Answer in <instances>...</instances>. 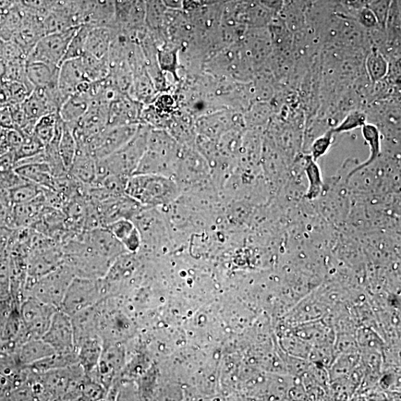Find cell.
Wrapping results in <instances>:
<instances>
[{
	"mask_svg": "<svg viewBox=\"0 0 401 401\" xmlns=\"http://www.w3.org/2000/svg\"><path fill=\"white\" fill-rule=\"evenodd\" d=\"M181 144L168 131L151 127L147 150L135 174H155L174 178Z\"/></svg>",
	"mask_w": 401,
	"mask_h": 401,
	"instance_id": "cell-1",
	"label": "cell"
},
{
	"mask_svg": "<svg viewBox=\"0 0 401 401\" xmlns=\"http://www.w3.org/2000/svg\"><path fill=\"white\" fill-rule=\"evenodd\" d=\"M181 188L172 177L155 174H135L127 181L125 194L143 208L157 209L171 204Z\"/></svg>",
	"mask_w": 401,
	"mask_h": 401,
	"instance_id": "cell-2",
	"label": "cell"
},
{
	"mask_svg": "<svg viewBox=\"0 0 401 401\" xmlns=\"http://www.w3.org/2000/svg\"><path fill=\"white\" fill-rule=\"evenodd\" d=\"M151 127L141 124L136 135L116 152L96 160V179L99 183L109 175L130 177L135 173L146 150Z\"/></svg>",
	"mask_w": 401,
	"mask_h": 401,
	"instance_id": "cell-3",
	"label": "cell"
},
{
	"mask_svg": "<svg viewBox=\"0 0 401 401\" xmlns=\"http://www.w3.org/2000/svg\"><path fill=\"white\" fill-rule=\"evenodd\" d=\"M108 297L103 278L75 276L71 282L59 309L70 316L97 305Z\"/></svg>",
	"mask_w": 401,
	"mask_h": 401,
	"instance_id": "cell-4",
	"label": "cell"
},
{
	"mask_svg": "<svg viewBox=\"0 0 401 401\" xmlns=\"http://www.w3.org/2000/svg\"><path fill=\"white\" fill-rule=\"evenodd\" d=\"M76 276L71 267L63 263L45 274L24 291V296H32L48 305L59 309L66 290Z\"/></svg>",
	"mask_w": 401,
	"mask_h": 401,
	"instance_id": "cell-5",
	"label": "cell"
},
{
	"mask_svg": "<svg viewBox=\"0 0 401 401\" xmlns=\"http://www.w3.org/2000/svg\"><path fill=\"white\" fill-rule=\"evenodd\" d=\"M211 165L192 145L181 144L174 178L181 189L201 183L209 176Z\"/></svg>",
	"mask_w": 401,
	"mask_h": 401,
	"instance_id": "cell-6",
	"label": "cell"
},
{
	"mask_svg": "<svg viewBox=\"0 0 401 401\" xmlns=\"http://www.w3.org/2000/svg\"><path fill=\"white\" fill-rule=\"evenodd\" d=\"M57 309L32 296L24 297L19 312L27 339L42 338Z\"/></svg>",
	"mask_w": 401,
	"mask_h": 401,
	"instance_id": "cell-7",
	"label": "cell"
},
{
	"mask_svg": "<svg viewBox=\"0 0 401 401\" xmlns=\"http://www.w3.org/2000/svg\"><path fill=\"white\" fill-rule=\"evenodd\" d=\"M79 27L45 34L28 55L27 62H39L60 66L64 62L69 45Z\"/></svg>",
	"mask_w": 401,
	"mask_h": 401,
	"instance_id": "cell-8",
	"label": "cell"
},
{
	"mask_svg": "<svg viewBox=\"0 0 401 401\" xmlns=\"http://www.w3.org/2000/svg\"><path fill=\"white\" fill-rule=\"evenodd\" d=\"M139 125L106 127L92 138L86 148L95 160H101L123 148L136 135Z\"/></svg>",
	"mask_w": 401,
	"mask_h": 401,
	"instance_id": "cell-9",
	"label": "cell"
},
{
	"mask_svg": "<svg viewBox=\"0 0 401 401\" xmlns=\"http://www.w3.org/2000/svg\"><path fill=\"white\" fill-rule=\"evenodd\" d=\"M55 353L68 354L76 351L74 329L71 318L60 309L53 315L51 323L43 336Z\"/></svg>",
	"mask_w": 401,
	"mask_h": 401,
	"instance_id": "cell-10",
	"label": "cell"
},
{
	"mask_svg": "<svg viewBox=\"0 0 401 401\" xmlns=\"http://www.w3.org/2000/svg\"><path fill=\"white\" fill-rule=\"evenodd\" d=\"M143 208V206L127 194L109 197L99 202L101 227H106L123 218L132 220Z\"/></svg>",
	"mask_w": 401,
	"mask_h": 401,
	"instance_id": "cell-11",
	"label": "cell"
},
{
	"mask_svg": "<svg viewBox=\"0 0 401 401\" xmlns=\"http://www.w3.org/2000/svg\"><path fill=\"white\" fill-rule=\"evenodd\" d=\"M81 237L100 257L112 265L120 255L127 252L122 243L106 227L86 230Z\"/></svg>",
	"mask_w": 401,
	"mask_h": 401,
	"instance_id": "cell-12",
	"label": "cell"
},
{
	"mask_svg": "<svg viewBox=\"0 0 401 401\" xmlns=\"http://www.w3.org/2000/svg\"><path fill=\"white\" fill-rule=\"evenodd\" d=\"M143 105L128 94L121 93L108 106V127L141 124Z\"/></svg>",
	"mask_w": 401,
	"mask_h": 401,
	"instance_id": "cell-13",
	"label": "cell"
},
{
	"mask_svg": "<svg viewBox=\"0 0 401 401\" xmlns=\"http://www.w3.org/2000/svg\"><path fill=\"white\" fill-rule=\"evenodd\" d=\"M240 43L253 68L260 66L272 50V36L266 27L247 29Z\"/></svg>",
	"mask_w": 401,
	"mask_h": 401,
	"instance_id": "cell-14",
	"label": "cell"
},
{
	"mask_svg": "<svg viewBox=\"0 0 401 401\" xmlns=\"http://www.w3.org/2000/svg\"><path fill=\"white\" fill-rule=\"evenodd\" d=\"M85 81L90 80L85 72L80 57L65 60L60 65L57 87L64 102L76 92L78 87Z\"/></svg>",
	"mask_w": 401,
	"mask_h": 401,
	"instance_id": "cell-15",
	"label": "cell"
},
{
	"mask_svg": "<svg viewBox=\"0 0 401 401\" xmlns=\"http://www.w3.org/2000/svg\"><path fill=\"white\" fill-rule=\"evenodd\" d=\"M232 122V115L223 108L199 116L195 121V129L198 136L216 141L230 130Z\"/></svg>",
	"mask_w": 401,
	"mask_h": 401,
	"instance_id": "cell-16",
	"label": "cell"
},
{
	"mask_svg": "<svg viewBox=\"0 0 401 401\" xmlns=\"http://www.w3.org/2000/svg\"><path fill=\"white\" fill-rule=\"evenodd\" d=\"M117 31V28L90 27L85 43V52L99 59L107 57Z\"/></svg>",
	"mask_w": 401,
	"mask_h": 401,
	"instance_id": "cell-17",
	"label": "cell"
},
{
	"mask_svg": "<svg viewBox=\"0 0 401 401\" xmlns=\"http://www.w3.org/2000/svg\"><path fill=\"white\" fill-rule=\"evenodd\" d=\"M92 101V98L89 91L77 92L64 103L58 113L65 124L70 127H74L86 114Z\"/></svg>",
	"mask_w": 401,
	"mask_h": 401,
	"instance_id": "cell-18",
	"label": "cell"
},
{
	"mask_svg": "<svg viewBox=\"0 0 401 401\" xmlns=\"http://www.w3.org/2000/svg\"><path fill=\"white\" fill-rule=\"evenodd\" d=\"M44 193L31 202L15 204L13 220L15 229L33 226L41 218L46 209Z\"/></svg>",
	"mask_w": 401,
	"mask_h": 401,
	"instance_id": "cell-19",
	"label": "cell"
},
{
	"mask_svg": "<svg viewBox=\"0 0 401 401\" xmlns=\"http://www.w3.org/2000/svg\"><path fill=\"white\" fill-rule=\"evenodd\" d=\"M103 346L99 335L85 339L76 345L78 364L85 374L90 373L98 367Z\"/></svg>",
	"mask_w": 401,
	"mask_h": 401,
	"instance_id": "cell-20",
	"label": "cell"
},
{
	"mask_svg": "<svg viewBox=\"0 0 401 401\" xmlns=\"http://www.w3.org/2000/svg\"><path fill=\"white\" fill-rule=\"evenodd\" d=\"M69 174L82 185H92L96 179V160L87 150L77 148Z\"/></svg>",
	"mask_w": 401,
	"mask_h": 401,
	"instance_id": "cell-21",
	"label": "cell"
},
{
	"mask_svg": "<svg viewBox=\"0 0 401 401\" xmlns=\"http://www.w3.org/2000/svg\"><path fill=\"white\" fill-rule=\"evenodd\" d=\"M59 66L43 62H27L29 81L34 88H48L57 86Z\"/></svg>",
	"mask_w": 401,
	"mask_h": 401,
	"instance_id": "cell-22",
	"label": "cell"
},
{
	"mask_svg": "<svg viewBox=\"0 0 401 401\" xmlns=\"http://www.w3.org/2000/svg\"><path fill=\"white\" fill-rule=\"evenodd\" d=\"M55 353L53 349L42 338L30 339L22 344L17 350L16 356L21 366H29Z\"/></svg>",
	"mask_w": 401,
	"mask_h": 401,
	"instance_id": "cell-23",
	"label": "cell"
},
{
	"mask_svg": "<svg viewBox=\"0 0 401 401\" xmlns=\"http://www.w3.org/2000/svg\"><path fill=\"white\" fill-rule=\"evenodd\" d=\"M15 171L22 178L46 189H52L55 177L46 163H27L17 165Z\"/></svg>",
	"mask_w": 401,
	"mask_h": 401,
	"instance_id": "cell-24",
	"label": "cell"
},
{
	"mask_svg": "<svg viewBox=\"0 0 401 401\" xmlns=\"http://www.w3.org/2000/svg\"><path fill=\"white\" fill-rule=\"evenodd\" d=\"M78 363L77 352L68 354L55 353L27 366L34 373L42 374L48 371L64 369Z\"/></svg>",
	"mask_w": 401,
	"mask_h": 401,
	"instance_id": "cell-25",
	"label": "cell"
},
{
	"mask_svg": "<svg viewBox=\"0 0 401 401\" xmlns=\"http://www.w3.org/2000/svg\"><path fill=\"white\" fill-rule=\"evenodd\" d=\"M363 137L370 146V155L367 162H363L358 167L352 170L350 176L356 174L360 169L365 168L378 160L381 153V132L378 127L371 124L364 125L362 127Z\"/></svg>",
	"mask_w": 401,
	"mask_h": 401,
	"instance_id": "cell-26",
	"label": "cell"
},
{
	"mask_svg": "<svg viewBox=\"0 0 401 401\" xmlns=\"http://www.w3.org/2000/svg\"><path fill=\"white\" fill-rule=\"evenodd\" d=\"M25 15V11L15 9H11L3 15L0 20V39L3 41L13 39L20 29Z\"/></svg>",
	"mask_w": 401,
	"mask_h": 401,
	"instance_id": "cell-27",
	"label": "cell"
},
{
	"mask_svg": "<svg viewBox=\"0 0 401 401\" xmlns=\"http://www.w3.org/2000/svg\"><path fill=\"white\" fill-rule=\"evenodd\" d=\"M58 151L68 173L77 153V141L72 129L64 123V131L60 138Z\"/></svg>",
	"mask_w": 401,
	"mask_h": 401,
	"instance_id": "cell-28",
	"label": "cell"
},
{
	"mask_svg": "<svg viewBox=\"0 0 401 401\" xmlns=\"http://www.w3.org/2000/svg\"><path fill=\"white\" fill-rule=\"evenodd\" d=\"M59 119V113H55L42 117L36 123L33 134L44 147L50 144L55 138Z\"/></svg>",
	"mask_w": 401,
	"mask_h": 401,
	"instance_id": "cell-29",
	"label": "cell"
},
{
	"mask_svg": "<svg viewBox=\"0 0 401 401\" xmlns=\"http://www.w3.org/2000/svg\"><path fill=\"white\" fill-rule=\"evenodd\" d=\"M306 174L309 180V189L307 197L309 199H317L321 195L324 183L319 166L311 155L306 159Z\"/></svg>",
	"mask_w": 401,
	"mask_h": 401,
	"instance_id": "cell-30",
	"label": "cell"
},
{
	"mask_svg": "<svg viewBox=\"0 0 401 401\" xmlns=\"http://www.w3.org/2000/svg\"><path fill=\"white\" fill-rule=\"evenodd\" d=\"M8 192L10 201L15 205L27 203L38 198L43 193V188L27 181Z\"/></svg>",
	"mask_w": 401,
	"mask_h": 401,
	"instance_id": "cell-31",
	"label": "cell"
},
{
	"mask_svg": "<svg viewBox=\"0 0 401 401\" xmlns=\"http://www.w3.org/2000/svg\"><path fill=\"white\" fill-rule=\"evenodd\" d=\"M366 68L371 81L375 83L386 76L388 64L386 57L381 52L373 51L367 57Z\"/></svg>",
	"mask_w": 401,
	"mask_h": 401,
	"instance_id": "cell-32",
	"label": "cell"
},
{
	"mask_svg": "<svg viewBox=\"0 0 401 401\" xmlns=\"http://www.w3.org/2000/svg\"><path fill=\"white\" fill-rule=\"evenodd\" d=\"M2 80L4 81L22 83L27 85L28 87L34 90V87L27 77V59H20L6 64Z\"/></svg>",
	"mask_w": 401,
	"mask_h": 401,
	"instance_id": "cell-33",
	"label": "cell"
},
{
	"mask_svg": "<svg viewBox=\"0 0 401 401\" xmlns=\"http://www.w3.org/2000/svg\"><path fill=\"white\" fill-rule=\"evenodd\" d=\"M44 148V145L34 134L23 135V141L20 147L14 153L16 164L20 160L29 159V157L38 154Z\"/></svg>",
	"mask_w": 401,
	"mask_h": 401,
	"instance_id": "cell-34",
	"label": "cell"
},
{
	"mask_svg": "<svg viewBox=\"0 0 401 401\" xmlns=\"http://www.w3.org/2000/svg\"><path fill=\"white\" fill-rule=\"evenodd\" d=\"M90 28V26L84 25L78 29L69 45L64 62L69 59L79 58L86 53L85 52V43H86Z\"/></svg>",
	"mask_w": 401,
	"mask_h": 401,
	"instance_id": "cell-35",
	"label": "cell"
},
{
	"mask_svg": "<svg viewBox=\"0 0 401 401\" xmlns=\"http://www.w3.org/2000/svg\"><path fill=\"white\" fill-rule=\"evenodd\" d=\"M178 48L164 47L163 50H157V59L162 71L171 73L178 79Z\"/></svg>",
	"mask_w": 401,
	"mask_h": 401,
	"instance_id": "cell-36",
	"label": "cell"
},
{
	"mask_svg": "<svg viewBox=\"0 0 401 401\" xmlns=\"http://www.w3.org/2000/svg\"><path fill=\"white\" fill-rule=\"evenodd\" d=\"M367 115L360 111L350 113L337 127L333 129L335 133L347 132L361 128L367 124Z\"/></svg>",
	"mask_w": 401,
	"mask_h": 401,
	"instance_id": "cell-37",
	"label": "cell"
},
{
	"mask_svg": "<svg viewBox=\"0 0 401 401\" xmlns=\"http://www.w3.org/2000/svg\"><path fill=\"white\" fill-rule=\"evenodd\" d=\"M4 81V80H3ZM9 93V104H20L25 101L33 92L27 85L14 81H4Z\"/></svg>",
	"mask_w": 401,
	"mask_h": 401,
	"instance_id": "cell-38",
	"label": "cell"
},
{
	"mask_svg": "<svg viewBox=\"0 0 401 401\" xmlns=\"http://www.w3.org/2000/svg\"><path fill=\"white\" fill-rule=\"evenodd\" d=\"M333 129L326 132L324 135L316 139L311 146V157L313 160H318L324 155L330 148L335 135Z\"/></svg>",
	"mask_w": 401,
	"mask_h": 401,
	"instance_id": "cell-39",
	"label": "cell"
},
{
	"mask_svg": "<svg viewBox=\"0 0 401 401\" xmlns=\"http://www.w3.org/2000/svg\"><path fill=\"white\" fill-rule=\"evenodd\" d=\"M393 0H372L368 8L372 10L378 20L380 29H386V20Z\"/></svg>",
	"mask_w": 401,
	"mask_h": 401,
	"instance_id": "cell-40",
	"label": "cell"
},
{
	"mask_svg": "<svg viewBox=\"0 0 401 401\" xmlns=\"http://www.w3.org/2000/svg\"><path fill=\"white\" fill-rule=\"evenodd\" d=\"M106 228L120 242H122L136 228V225L132 220L123 218V220H120L108 225Z\"/></svg>",
	"mask_w": 401,
	"mask_h": 401,
	"instance_id": "cell-41",
	"label": "cell"
},
{
	"mask_svg": "<svg viewBox=\"0 0 401 401\" xmlns=\"http://www.w3.org/2000/svg\"><path fill=\"white\" fill-rule=\"evenodd\" d=\"M354 16L360 25L370 30L380 29L378 20H377L373 12L368 7H364L356 10L352 15Z\"/></svg>",
	"mask_w": 401,
	"mask_h": 401,
	"instance_id": "cell-42",
	"label": "cell"
},
{
	"mask_svg": "<svg viewBox=\"0 0 401 401\" xmlns=\"http://www.w3.org/2000/svg\"><path fill=\"white\" fill-rule=\"evenodd\" d=\"M27 55L14 41H4L1 59L5 64L20 59H27Z\"/></svg>",
	"mask_w": 401,
	"mask_h": 401,
	"instance_id": "cell-43",
	"label": "cell"
},
{
	"mask_svg": "<svg viewBox=\"0 0 401 401\" xmlns=\"http://www.w3.org/2000/svg\"><path fill=\"white\" fill-rule=\"evenodd\" d=\"M0 127L3 129H14L13 120L8 105L0 109Z\"/></svg>",
	"mask_w": 401,
	"mask_h": 401,
	"instance_id": "cell-44",
	"label": "cell"
},
{
	"mask_svg": "<svg viewBox=\"0 0 401 401\" xmlns=\"http://www.w3.org/2000/svg\"><path fill=\"white\" fill-rule=\"evenodd\" d=\"M162 2L169 9L183 10L185 0H162Z\"/></svg>",
	"mask_w": 401,
	"mask_h": 401,
	"instance_id": "cell-45",
	"label": "cell"
},
{
	"mask_svg": "<svg viewBox=\"0 0 401 401\" xmlns=\"http://www.w3.org/2000/svg\"><path fill=\"white\" fill-rule=\"evenodd\" d=\"M302 1H303L304 6H309L311 4L318 1V0H302Z\"/></svg>",
	"mask_w": 401,
	"mask_h": 401,
	"instance_id": "cell-46",
	"label": "cell"
}]
</instances>
